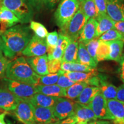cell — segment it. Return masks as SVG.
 Listing matches in <instances>:
<instances>
[{"instance_id":"obj_1","label":"cell","mask_w":124,"mask_h":124,"mask_svg":"<svg viewBox=\"0 0 124 124\" xmlns=\"http://www.w3.org/2000/svg\"><path fill=\"white\" fill-rule=\"evenodd\" d=\"M32 36L30 28L27 26L17 25L7 29L1 35L5 56L12 59L21 54Z\"/></svg>"},{"instance_id":"obj_2","label":"cell","mask_w":124,"mask_h":124,"mask_svg":"<svg viewBox=\"0 0 124 124\" xmlns=\"http://www.w3.org/2000/svg\"><path fill=\"white\" fill-rule=\"evenodd\" d=\"M6 78L36 86L39 85L40 75L34 71L24 57L15 58L9 62L5 72Z\"/></svg>"},{"instance_id":"obj_3","label":"cell","mask_w":124,"mask_h":124,"mask_svg":"<svg viewBox=\"0 0 124 124\" xmlns=\"http://www.w3.org/2000/svg\"><path fill=\"white\" fill-rule=\"evenodd\" d=\"M2 5L13 12L24 24L30 22L33 16V9L28 0H1Z\"/></svg>"},{"instance_id":"obj_4","label":"cell","mask_w":124,"mask_h":124,"mask_svg":"<svg viewBox=\"0 0 124 124\" xmlns=\"http://www.w3.org/2000/svg\"><path fill=\"white\" fill-rule=\"evenodd\" d=\"M80 7L78 0H61L55 13L57 25L63 28L70 21Z\"/></svg>"},{"instance_id":"obj_5","label":"cell","mask_w":124,"mask_h":124,"mask_svg":"<svg viewBox=\"0 0 124 124\" xmlns=\"http://www.w3.org/2000/svg\"><path fill=\"white\" fill-rule=\"evenodd\" d=\"M88 20L89 18L79 8L70 21L63 28L60 29V33L66 36L71 41H77Z\"/></svg>"},{"instance_id":"obj_6","label":"cell","mask_w":124,"mask_h":124,"mask_svg":"<svg viewBox=\"0 0 124 124\" xmlns=\"http://www.w3.org/2000/svg\"><path fill=\"white\" fill-rule=\"evenodd\" d=\"M7 88L18 98L28 100L37 93L36 86L16 80L4 78Z\"/></svg>"},{"instance_id":"obj_7","label":"cell","mask_w":124,"mask_h":124,"mask_svg":"<svg viewBox=\"0 0 124 124\" xmlns=\"http://www.w3.org/2000/svg\"><path fill=\"white\" fill-rule=\"evenodd\" d=\"M76 102L64 97L58 98L54 105V114L58 120H62L73 116Z\"/></svg>"},{"instance_id":"obj_8","label":"cell","mask_w":124,"mask_h":124,"mask_svg":"<svg viewBox=\"0 0 124 124\" xmlns=\"http://www.w3.org/2000/svg\"><path fill=\"white\" fill-rule=\"evenodd\" d=\"M14 112L17 118L24 124H32L35 122L33 106L28 100L19 98Z\"/></svg>"},{"instance_id":"obj_9","label":"cell","mask_w":124,"mask_h":124,"mask_svg":"<svg viewBox=\"0 0 124 124\" xmlns=\"http://www.w3.org/2000/svg\"><path fill=\"white\" fill-rule=\"evenodd\" d=\"M88 106L93 111L97 118L113 120V117L108 110L106 99L101 92L96 94Z\"/></svg>"},{"instance_id":"obj_10","label":"cell","mask_w":124,"mask_h":124,"mask_svg":"<svg viewBox=\"0 0 124 124\" xmlns=\"http://www.w3.org/2000/svg\"><path fill=\"white\" fill-rule=\"evenodd\" d=\"M46 52L47 46L46 40L35 35L32 37L28 44L21 52V54L29 58L44 55Z\"/></svg>"},{"instance_id":"obj_11","label":"cell","mask_w":124,"mask_h":124,"mask_svg":"<svg viewBox=\"0 0 124 124\" xmlns=\"http://www.w3.org/2000/svg\"><path fill=\"white\" fill-rule=\"evenodd\" d=\"M106 13L113 21H124V0H106Z\"/></svg>"},{"instance_id":"obj_12","label":"cell","mask_w":124,"mask_h":124,"mask_svg":"<svg viewBox=\"0 0 124 124\" xmlns=\"http://www.w3.org/2000/svg\"><path fill=\"white\" fill-rule=\"evenodd\" d=\"M19 98L8 88L0 89V108L7 111H14L16 108Z\"/></svg>"},{"instance_id":"obj_13","label":"cell","mask_w":124,"mask_h":124,"mask_svg":"<svg viewBox=\"0 0 124 124\" xmlns=\"http://www.w3.org/2000/svg\"><path fill=\"white\" fill-rule=\"evenodd\" d=\"M107 107L114 124H124V102L117 100H106Z\"/></svg>"},{"instance_id":"obj_14","label":"cell","mask_w":124,"mask_h":124,"mask_svg":"<svg viewBox=\"0 0 124 124\" xmlns=\"http://www.w3.org/2000/svg\"><path fill=\"white\" fill-rule=\"evenodd\" d=\"M32 69L38 75L44 76L49 74L48 70V57L46 55L25 58Z\"/></svg>"},{"instance_id":"obj_15","label":"cell","mask_w":124,"mask_h":124,"mask_svg":"<svg viewBox=\"0 0 124 124\" xmlns=\"http://www.w3.org/2000/svg\"><path fill=\"white\" fill-rule=\"evenodd\" d=\"M35 122L37 124H48L59 121L55 117L51 108L33 106Z\"/></svg>"},{"instance_id":"obj_16","label":"cell","mask_w":124,"mask_h":124,"mask_svg":"<svg viewBox=\"0 0 124 124\" xmlns=\"http://www.w3.org/2000/svg\"><path fill=\"white\" fill-rule=\"evenodd\" d=\"M73 116L75 117L77 122H88L97 120L94 113L88 105L80 104L77 102H76Z\"/></svg>"},{"instance_id":"obj_17","label":"cell","mask_w":124,"mask_h":124,"mask_svg":"<svg viewBox=\"0 0 124 124\" xmlns=\"http://www.w3.org/2000/svg\"><path fill=\"white\" fill-rule=\"evenodd\" d=\"M98 22L95 18H89L83 27L79 35V42L85 45L95 38Z\"/></svg>"},{"instance_id":"obj_18","label":"cell","mask_w":124,"mask_h":124,"mask_svg":"<svg viewBox=\"0 0 124 124\" xmlns=\"http://www.w3.org/2000/svg\"><path fill=\"white\" fill-rule=\"evenodd\" d=\"M19 22V19L13 12L3 5L0 7V31L1 32L4 33L8 28L13 27Z\"/></svg>"},{"instance_id":"obj_19","label":"cell","mask_w":124,"mask_h":124,"mask_svg":"<svg viewBox=\"0 0 124 124\" xmlns=\"http://www.w3.org/2000/svg\"><path fill=\"white\" fill-rule=\"evenodd\" d=\"M70 41V40L66 36L61 33L59 34V39L56 46L54 49L47 51L48 59L62 60L65 49H66Z\"/></svg>"},{"instance_id":"obj_20","label":"cell","mask_w":124,"mask_h":124,"mask_svg":"<svg viewBox=\"0 0 124 124\" xmlns=\"http://www.w3.org/2000/svg\"><path fill=\"white\" fill-rule=\"evenodd\" d=\"M98 22V26L96 31L95 38H98L100 36L103 34L107 31L110 29H115L114 23L111 18L106 14L97 16L95 18Z\"/></svg>"},{"instance_id":"obj_21","label":"cell","mask_w":124,"mask_h":124,"mask_svg":"<svg viewBox=\"0 0 124 124\" xmlns=\"http://www.w3.org/2000/svg\"><path fill=\"white\" fill-rule=\"evenodd\" d=\"M58 98L44 95L41 93H37L32 96L28 101L33 106L44 107V108H53Z\"/></svg>"},{"instance_id":"obj_22","label":"cell","mask_w":124,"mask_h":124,"mask_svg":"<svg viewBox=\"0 0 124 124\" xmlns=\"http://www.w3.org/2000/svg\"><path fill=\"white\" fill-rule=\"evenodd\" d=\"M37 93L54 97H66V90L63 89L57 85H37L36 86Z\"/></svg>"},{"instance_id":"obj_23","label":"cell","mask_w":124,"mask_h":124,"mask_svg":"<svg viewBox=\"0 0 124 124\" xmlns=\"http://www.w3.org/2000/svg\"><path fill=\"white\" fill-rule=\"evenodd\" d=\"M77 62L94 69H95L97 66V63L91 58L89 52L87 50L85 45L79 41Z\"/></svg>"},{"instance_id":"obj_24","label":"cell","mask_w":124,"mask_h":124,"mask_svg":"<svg viewBox=\"0 0 124 124\" xmlns=\"http://www.w3.org/2000/svg\"><path fill=\"white\" fill-rule=\"evenodd\" d=\"M63 74L70 79L71 81L77 83V82H85L87 84L91 78L94 76L98 75V73L95 69L89 72H69V71H63Z\"/></svg>"},{"instance_id":"obj_25","label":"cell","mask_w":124,"mask_h":124,"mask_svg":"<svg viewBox=\"0 0 124 124\" xmlns=\"http://www.w3.org/2000/svg\"><path fill=\"white\" fill-rule=\"evenodd\" d=\"M108 43L110 46V54L108 60L120 62L124 50V40H114Z\"/></svg>"},{"instance_id":"obj_26","label":"cell","mask_w":124,"mask_h":124,"mask_svg":"<svg viewBox=\"0 0 124 124\" xmlns=\"http://www.w3.org/2000/svg\"><path fill=\"white\" fill-rule=\"evenodd\" d=\"M100 92L101 90L99 87L87 86L83 90L79 97L76 99V102L88 105L96 94Z\"/></svg>"},{"instance_id":"obj_27","label":"cell","mask_w":124,"mask_h":124,"mask_svg":"<svg viewBox=\"0 0 124 124\" xmlns=\"http://www.w3.org/2000/svg\"><path fill=\"white\" fill-rule=\"evenodd\" d=\"M99 87L100 89L101 93L106 100L117 99V87L111 83L107 82L102 78H101Z\"/></svg>"},{"instance_id":"obj_28","label":"cell","mask_w":124,"mask_h":124,"mask_svg":"<svg viewBox=\"0 0 124 124\" xmlns=\"http://www.w3.org/2000/svg\"><path fill=\"white\" fill-rule=\"evenodd\" d=\"M78 41H71L65 49L62 62H77Z\"/></svg>"},{"instance_id":"obj_29","label":"cell","mask_w":124,"mask_h":124,"mask_svg":"<svg viewBox=\"0 0 124 124\" xmlns=\"http://www.w3.org/2000/svg\"><path fill=\"white\" fill-rule=\"evenodd\" d=\"M94 68L80 64L78 62H62L61 70L69 72H89L94 70Z\"/></svg>"},{"instance_id":"obj_30","label":"cell","mask_w":124,"mask_h":124,"mask_svg":"<svg viewBox=\"0 0 124 124\" xmlns=\"http://www.w3.org/2000/svg\"><path fill=\"white\" fill-rule=\"evenodd\" d=\"M89 86L85 82H77L66 89V98L69 100H76L86 87Z\"/></svg>"},{"instance_id":"obj_31","label":"cell","mask_w":124,"mask_h":124,"mask_svg":"<svg viewBox=\"0 0 124 124\" xmlns=\"http://www.w3.org/2000/svg\"><path fill=\"white\" fill-rule=\"evenodd\" d=\"M79 8L89 19L97 18V9L93 0H85L80 4Z\"/></svg>"},{"instance_id":"obj_32","label":"cell","mask_w":124,"mask_h":124,"mask_svg":"<svg viewBox=\"0 0 124 124\" xmlns=\"http://www.w3.org/2000/svg\"><path fill=\"white\" fill-rule=\"evenodd\" d=\"M109 54L110 46L108 43L100 41L96 54V59L98 63L103 60H108Z\"/></svg>"},{"instance_id":"obj_33","label":"cell","mask_w":124,"mask_h":124,"mask_svg":"<svg viewBox=\"0 0 124 124\" xmlns=\"http://www.w3.org/2000/svg\"><path fill=\"white\" fill-rule=\"evenodd\" d=\"M100 41L103 42H109L114 40H124V36L118 32L117 29H113L107 31L98 38Z\"/></svg>"},{"instance_id":"obj_34","label":"cell","mask_w":124,"mask_h":124,"mask_svg":"<svg viewBox=\"0 0 124 124\" xmlns=\"http://www.w3.org/2000/svg\"><path fill=\"white\" fill-rule=\"evenodd\" d=\"M63 71L60 70L56 73L48 74L44 76H40L39 85H52L56 84L59 79V78L63 74Z\"/></svg>"},{"instance_id":"obj_35","label":"cell","mask_w":124,"mask_h":124,"mask_svg":"<svg viewBox=\"0 0 124 124\" xmlns=\"http://www.w3.org/2000/svg\"><path fill=\"white\" fill-rule=\"evenodd\" d=\"M30 29L35 32V35L39 38L45 39L48 35V31L46 28L41 23L35 21H30Z\"/></svg>"},{"instance_id":"obj_36","label":"cell","mask_w":124,"mask_h":124,"mask_svg":"<svg viewBox=\"0 0 124 124\" xmlns=\"http://www.w3.org/2000/svg\"><path fill=\"white\" fill-rule=\"evenodd\" d=\"M59 33L56 31L48 33L46 38V43L47 46V51L54 49L58 44Z\"/></svg>"},{"instance_id":"obj_37","label":"cell","mask_w":124,"mask_h":124,"mask_svg":"<svg viewBox=\"0 0 124 124\" xmlns=\"http://www.w3.org/2000/svg\"><path fill=\"white\" fill-rule=\"evenodd\" d=\"M99 43H100V40L98 38H95L94 39L89 41V43L85 44L87 50L90 55L93 59L98 63L96 59V54H97V51L98 46Z\"/></svg>"},{"instance_id":"obj_38","label":"cell","mask_w":124,"mask_h":124,"mask_svg":"<svg viewBox=\"0 0 124 124\" xmlns=\"http://www.w3.org/2000/svg\"><path fill=\"white\" fill-rule=\"evenodd\" d=\"M62 60L52 59L48 62V70L49 74H55L61 70Z\"/></svg>"},{"instance_id":"obj_39","label":"cell","mask_w":124,"mask_h":124,"mask_svg":"<svg viewBox=\"0 0 124 124\" xmlns=\"http://www.w3.org/2000/svg\"><path fill=\"white\" fill-rule=\"evenodd\" d=\"M74 83H75V82L71 81L67 77L62 74L59 78V79L56 84L61 88L66 89L69 88V87L72 86V85H74Z\"/></svg>"},{"instance_id":"obj_40","label":"cell","mask_w":124,"mask_h":124,"mask_svg":"<svg viewBox=\"0 0 124 124\" xmlns=\"http://www.w3.org/2000/svg\"><path fill=\"white\" fill-rule=\"evenodd\" d=\"M97 9V16L106 14V0H93Z\"/></svg>"},{"instance_id":"obj_41","label":"cell","mask_w":124,"mask_h":124,"mask_svg":"<svg viewBox=\"0 0 124 124\" xmlns=\"http://www.w3.org/2000/svg\"><path fill=\"white\" fill-rule=\"evenodd\" d=\"M10 60L4 56H0V79L3 78L5 75L7 66Z\"/></svg>"},{"instance_id":"obj_42","label":"cell","mask_w":124,"mask_h":124,"mask_svg":"<svg viewBox=\"0 0 124 124\" xmlns=\"http://www.w3.org/2000/svg\"><path fill=\"white\" fill-rule=\"evenodd\" d=\"M28 2L32 8L38 11L46 6V0H28Z\"/></svg>"},{"instance_id":"obj_43","label":"cell","mask_w":124,"mask_h":124,"mask_svg":"<svg viewBox=\"0 0 124 124\" xmlns=\"http://www.w3.org/2000/svg\"><path fill=\"white\" fill-rule=\"evenodd\" d=\"M117 100L124 102V83L117 87Z\"/></svg>"},{"instance_id":"obj_44","label":"cell","mask_w":124,"mask_h":124,"mask_svg":"<svg viewBox=\"0 0 124 124\" xmlns=\"http://www.w3.org/2000/svg\"><path fill=\"white\" fill-rule=\"evenodd\" d=\"M120 63V67H119V75L120 78L122 82L124 83V54H122V56L121 59Z\"/></svg>"},{"instance_id":"obj_45","label":"cell","mask_w":124,"mask_h":124,"mask_svg":"<svg viewBox=\"0 0 124 124\" xmlns=\"http://www.w3.org/2000/svg\"><path fill=\"white\" fill-rule=\"evenodd\" d=\"M114 27L116 29L124 36V21H116L114 23Z\"/></svg>"},{"instance_id":"obj_46","label":"cell","mask_w":124,"mask_h":124,"mask_svg":"<svg viewBox=\"0 0 124 124\" xmlns=\"http://www.w3.org/2000/svg\"><path fill=\"white\" fill-rule=\"evenodd\" d=\"M77 122V121L75 117L74 116H71L64 120L60 121V123L59 124H75Z\"/></svg>"},{"instance_id":"obj_47","label":"cell","mask_w":124,"mask_h":124,"mask_svg":"<svg viewBox=\"0 0 124 124\" xmlns=\"http://www.w3.org/2000/svg\"><path fill=\"white\" fill-rule=\"evenodd\" d=\"M59 1L60 0H46V6L49 8H53Z\"/></svg>"},{"instance_id":"obj_48","label":"cell","mask_w":124,"mask_h":124,"mask_svg":"<svg viewBox=\"0 0 124 124\" xmlns=\"http://www.w3.org/2000/svg\"><path fill=\"white\" fill-rule=\"evenodd\" d=\"M3 33L0 31V56H2L3 54V43H2V40L1 38V35Z\"/></svg>"},{"instance_id":"obj_49","label":"cell","mask_w":124,"mask_h":124,"mask_svg":"<svg viewBox=\"0 0 124 124\" xmlns=\"http://www.w3.org/2000/svg\"><path fill=\"white\" fill-rule=\"evenodd\" d=\"M7 113H3L0 114V124H7L5 122V117Z\"/></svg>"},{"instance_id":"obj_50","label":"cell","mask_w":124,"mask_h":124,"mask_svg":"<svg viewBox=\"0 0 124 124\" xmlns=\"http://www.w3.org/2000/svg\"><path fill=\"white\" fill-rule=\"evenodd\" d=\"M96 124H111L110 122L106 121H103V120H100L96 121Z\"/></svg>"},{"instance_id":"obj_51","label":"cell","mask_w":124,"mask_h":124,"mask_svg":"<svg viewBox=\"0 0 124 124\" xmlns=\"http://www.w3.org/2000/svg\"><path fill=\"white\" fill-rule=\"evenodd\" d=\"M60 121L61 120H59L58 121L56 122H51V123H48V124H37V123H33V124H59L60 123Z\"/></svg>"},{"instance_id":"obj_52","label":"cell","mask_w":124,"mask_h":124,"mask_svg":"<svg viewBox=\"0 0 124 124\" xmlns=\"http://www.w3.org/2000/svg\"><path fill=\"white\" fill-rule=\"evenodd\" d=\"M75 124H89V123L86 122H77Z\"/></svg>"},{"instance_id":"obj_53","label":"cell","mask_w":124,"mask_h":124,"mask_svg":"<svg viewBox=\"0 0 124 124\" xmlns=\"http://www.w3.org/2000/svg\"><path fill=\"white\" fill-rule=\"evenodd\" d=\"M78 2H79V4H82V3H83V2H84L85 0H78Z\"/></svg>"},{"instance_id":"obj_54","label":"cell","mask_w":124,"mask_h":124,"mask_svg":"<svg viewBox=\"0 0 124 124\" xmlns=\"http://www.w3.org/2000/svg\"><path fill=\"white\" fill-rule=\"evenodd\" d=\"M89 124H96V121L95 122H92L91 123H89Z\"/></svg>"},{"instance_id":"obj_55","label":"cell","mask_w":124,"mask_h":124,"mask_svg":"<svg viewBox=\"0 0 124 124\" xmlns=\"http://www.w3.org/2000/svg\"><path fill=\"white\" fill-rule=\"evenodd\" d=\"M0 1H1V0H0Z\"/></svg>"}]
</instances>
